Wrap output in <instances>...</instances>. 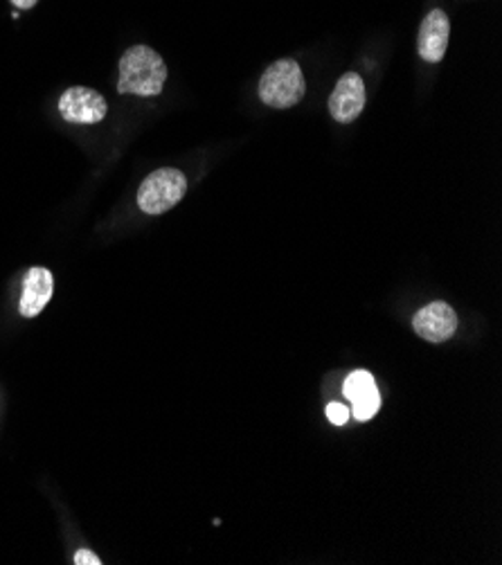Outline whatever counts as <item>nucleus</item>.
Wrapping results in <instances>:
<instances>
[{
  "instance_id": "10",
  "label": "nucleus",
  "mask_w": 502,
  "mask_h": 565,
  "mask_svg": "<svg viewBox=\"0 0 502 565\" xmlns=\"http://www.w3.org/2000/svg\"><path fill=\"white\" fill-rule=\"evenodd\" d=\"M327 419L333 423V426H345L347 419H350V410L345 404H339V402H331L327 406Z\"/></svg>"
},
{
  "instance_id": "7",
  "label": "nucleus",
  "mask_w": 502,
  "mask_h": 565,
  "mask_svg": "<svg viewBox=\"0 0 502 565\" xmlns=\"http://www.w3.org/2000/svg\"><path fill=\"white\" fill-rule=\"evenodd\" d=\"M412 329L417 331V336H422L429 342H444L453 338L457 329V314L446 302H433L414 314Z\"/></svg>"
},
{
  "instance_id": "9",
  "label": "nucleus",
  "mask_w": 502,
  "mask_h": 565,
  "mask_svg": "<svg viewBox=\"0 0 502 565\" xmlns=\"http://www.w3.org/2000/svg\"><path fill=\"white\" fill-rule=\"evenodd\" d=\"M55 291V280L48 269H30L23 282V293L19 300V312L25 318H34L46 309Z\"/></svg>"
},
{
  "instance_id": "11",
  "label": "nucleus",
  "mask_w": 502,
  "mask_h": 565,
  "mask_svg": "<svg viewBox=\"0 0 502 565\" xmlns=\"http://www.w3.org/2000/svg\"><path fill=\"white\" fill-rule=\"evenodd\" d=\"M72 563H75V565H100L102 561H100V556H98L95 552H91V550H79V552H75Z\"/></svg>"
},
{
  "instance_id": "3",
  "label": "nucleus",
  "mask_w": 502,
  "mask_h": 565,
  "mask_svg": "<svg viewBox=\"0 0 502 565\" xmlns=\"http://www.w3.org/2000/svg\"><path fill=\"white\" fill-rule=\"evenodd\" d=\"M187 192V179L185 173L174 167H162L142 181L138 190V205L145 214H164L172 210L179 201H183Z\"/></svg>"
},
{
  "instance_id": "6",
  "label": "nucleus",
  "mask_w": 502,
  "mask_h": 565,
  "mask_svg": "<svg viewBox=\"0 0 502 565\" xmlns=\"http://www.w3.org/2000/svg\"><path fill=\"white\" fill-rule=\"evenodd\" d=\"M345 399L352 404V413L358 421H369L381 408V395L374 376L367 370L352 372L343 383Z\"/></svg>"
},
{
  "instance_id": "12",
  "label": "nucleus",
  "mask_w": 502,
  "mask_h": 565,
  "mask_svg": "<svg viewBox=\"0 0 502 565\" xmlns=\"http://www.w3.org/2000/svg\"><path fill=\"white\" fill-rule=\"evenodd\" d=\"M12 3L16 5V8H21V10H32L38 0H12Z\"/></svg>"
},
{
  "instance_id": "5",
  "label": "nucleus",
  "mask_w": 502,
  "mask_h": 565,
  "mask_svg": "<svg viewBox=\"0 0 502 565\" xmlns=\"http://www.w3.org/2000/svg\"><path fill=\"white\" fill-rule=\"evenodd\" d=\"M365 100H367L365 98V83H363L361 75L347 72L339 79L336 89H333V93L329 98V113L336 122L350 124L363 113Z\"/></svg>"
},
{
  "instance_id": "2",
  "label": "nucleus",
  "mask_w": 502,
  "mask_h": 565,
  "mask_svg": "<svg viewBox=\"0 0 502 565\" xmlns=\"http://www.w3.org/2000/svg\"><path fill=\"white\" fill-rule=\"evenodd\" d=\"M307 93V81L296 59H279L266 68L260 81V98L271 109L296 106Z\"/></svg>"
},
{
  "instance_id": "1",
  "label": "nucleus",
  "mask_w": 502,
  "mask_h": 565,
  "mask_svg": "<svg viewBox=\"0 0 502 565\" xmlns=\"http://www.w3.org/2000/svg\"><path fill=\"white\" fill-rule=\"evenodd\" d=\"M167 66L164 59L149 46H134L119 59L117 93L153 98L164 89Z\"/></svg>"
},
{
  "instance_id": "4",
  "label": "nucleus",
  "mask_w": 502,
  "mask_h": 565,
  "mask_svg": "<svg viewBox=\"0 0 502 565\" xmlns=\"http://www.w3.org/2000/svg\"><path fill=\"white\" fill-rule=\"evenodd\" d=\"M59 113L66 122L72 124H98L106 117L109 106L98 91L72 86L59 100Z\"/></svg>"
},
{
  "instance_id": "8",
  "label": "nucleus",
  "mask_w": 502,
  "mask_h": 565,
  "mask_svg": "<svg viewBox=\"0 0 502 565\" xmlns=\"http://www.w3.org/2000/svg\"><path fill=\"white\" fill-rule=\"evenodd\" d=\"M450 36V21L442 10H433L426 14L420 27V36H417V50L420 57L429 64H437L444 59L448 48Z\"/></svg>"
}]
</instances>
